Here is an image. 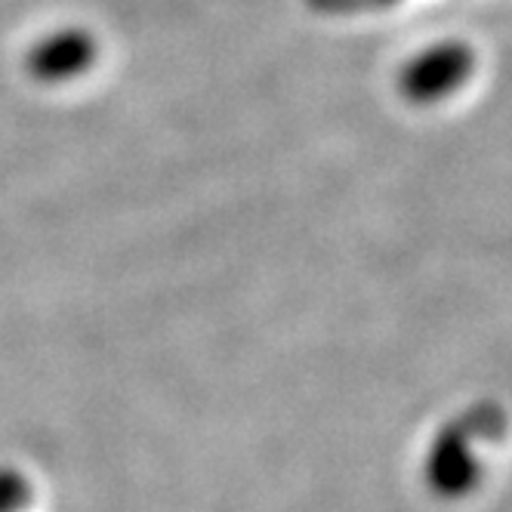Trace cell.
Returning a JSON list of instances; mask_svg holds the SVG:
<instances>
[{
	"label": "cell",
	"mask_w": 512,
	"mask_h": 512,
	"mask_svg": "<svg viewBox=\"0 0 512 512\" xmlns=\"http://www.w3.org/2000/svg\"><path fill=\"white\" fill-rule=\"evenodd\" d=\"M475 68V56L466 44H438L411 59L401 68L398 90L405 93L408 102L429 105L435 99L451 96Z\"/></svg>",
	"instance_id": "obj_1"
},
{
	"label": "cell",
	"mask_w": 512,
	"mask_h": 512,
	"mask_svg": "<svg viewBox=\"0 0 512 512\" xmlns=\"http://www.w3.org/2000/svg\"><path fill=\"white\" fill-rule=\"evenodd\" d=\"M479 482V463H475L466 435L460 429H448L445 435H438L429 457H426V485L438 497H463Z\"/></svg>",
	"instance_id": "obj_2"
},
{
	"label": "cell",
	"mask_w": 512,
	"mask_h": 512,
	"mask_svg": "<svg viewBox=\"0 0 512 512\" xmlns=\"http://www.w3.org/2000/svg\"><path fill=\"white\" fill-rule=\"evenodd\" d=\"M96 56V41L81 28H65L56 31L50 38L38 41L28 53V71L38 81H65L75 78L93 62Z\"/></svg>",
	"instance_id": "obj_3"
},
{
	"label": "cell",
	"mask_w": 512,
	"mask_h": 512,
	"mask_svg": "<svg viewBox=\"0 0 512 512\" xmlns=\"http://www.w3.org/2000/svg\"><path fill=\"white\" fill-rule=\"evenodd\" d=\"M31 503V485L22 472L0 469V512H22Z\"/></svg>",
	"instance_id": "obj_4"
}]
</instances>
